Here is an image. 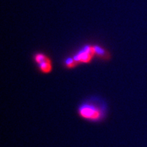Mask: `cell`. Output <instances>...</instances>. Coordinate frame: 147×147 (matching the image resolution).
Instances as JSON below:
<instances>
[{"instance_id":"obj_1","label":"cell","mask_w":147,"mask_h":147,"mask_svg":"<svg viewBox=\"0 0 147 147\" xmlns=\"http://www.w3.org/2000/svg\"><path fill=\"white\" fill-rule=\"evenodd\" d=\"M78 114L80 117L89 121H98L102 117V112L97 106L84 104L79 108Z\"/></svg>"},{"instance_id":"obj_2","label":"cell","mask_w":147,"mask_h":147,"mask_svg":"<svg viewBox=\"0 0 147 147\" xmlns=\"http://www.w3.org/2000/svg\"><path fill=\"white\" fill-rule=\"evenodd\" d=\"M95 55L94 46L87 45L80 49L74 58L78 63H89Z\"/></svg>"},{"instance_id":"obj_3","label":"cell","mask_w":147,"mask_h":147,"mask_svg":"<svg viewBox=\"0 0 147 147\" xmlns=\"http://www.w3.org/2000/svg\"><path fill=\"white\" fill-rule=\"evenodd\" d=\"M34 61L38 66L39 70L43 74H49L53 70V63L51 59L44 53H38L34 56Z\"/></svg>"},{"instance_id":"obj_4","label":"cell","mask_w":147,"mask_h":147,"mask_svg":"<svg viewBox=\"0 0 147 147\" xmlns=\"http://www.w3.org/2000/svg\"><path fill=\"white\" fill-rule=\"evenodd\" d=\"M78 63L76 61V60L74 59V58H67V59L65 61V65L67 68L71 69L74 68V67L78 65Z\"/></svg>"},{"instance_id":"obj_5","label":"cell","mask_w":147,"mask_h":147,"mask_svg":"<svg viewBox=\"0 0 147 147\" xmlns=\"http://www.w3.org/2000/svg\"><path fill=\"white\" fill-rule=\"evenodd\" d=\"M95 47V55H98V56L104 57L106 55V51L104 49L101 48L99 46H94Z\"/></svg>"}]
</instances>
